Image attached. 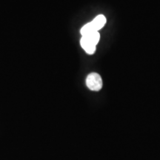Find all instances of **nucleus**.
I'll use <instances>...</instances> for the list:
<instances>
[{
    "label": "nucleus",
    "mask_w": 160,
    "mask_h": 160,
    "mask_svg": "<svg viewBox=\"0 0 160 160\" xmlns=\"http://www.w3.org/2000/svg\"><path fill=\"white\" fill-rule=\"evenodd\" d=\"M100 34L99 31H94L89 34L83 36L80 40V45L88 54H93L96 51V46L99 42Z\"/></svg>",
    "instance_id": "obj_1"
},
{
    "label": "nucleus",
    "mask_w": 160,
    "mask_h": 160,
    "mask_svg": "<svg viewBox=\"0 0 160 160\" xmlns=\"http://www.w3.org/2000/svg\"><path fill=\"white\" fill-rule=\"evenodd\" d=\"M86 85L91 91H100L102 88V77L97 73H91L86 78Z\"/></svg>",
    "instance_id": "obj_2"
},
{
    "label": "nucleus",
    "mask_w": 160,
    "mask_h": 160,
    "mask_svg": "<svg viewBox=\"0 0 160 160\" xmlns=\"http://www.w3.org/2000/svg\"><path fill=\"white\" fill-rule=\"evenodd\" d=\"M106 23V18L104 15L100 14L98 15L93 21L91 22L92 27L96 31H99L100 29H102L104 27V25Z\"/></svg>",
    "instance_id": "obj_3"
},
{
    "label": "nucleus",
    "mask_w": 160,
    "mask_h": 160,
    "mask_svg": "<svg viewBox=\"0 0 160 160\" xmlns=\"http://www.w3.org/2000/svg\"><path fill=\"white\" fill-rule=\"evenodd\" d=\"M96 31L94 29H93V28L92 27L91 22L86 24L83 26L81 30H80V33H81L82 36H86L88 34H89V33H92V32H94Z\"/></svg>",
    "instance_id": "obj_4"
}]
</instances>
